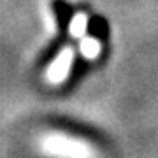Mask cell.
Wrapping results in <instances>:
<instances>
[{"label":"cell","instance_id":"obj_2","mask_svg":"<svg viewBox=\"0 0 158 158\" xmlns=\"http://www.w3.org/2000/svg\"><path fill=\"white\" fill-rule=\"evenodd\" d=\"M74 63V51L72 48H63L60 51V55L55 58V62L48 67V72H46V79L51 85H60L67 79L69 72H70V67Z\"/></svg>","mask_w":158,"mask_h":158},{"label":"cell","instance_id":"obj_1","mask_svg":"<svg viewBox=\"0 0 158 158\" xmlns=\"http://www.w3.org/2000/svg\"><path fill=\"white\" fill-rule=\"evenodd\" d=\"M40 151L51 158H97V151L88 142L58 132L40 139Z\"/></svg>","mask_w":158,"mask_h":158},{"label":"cell","instance_id":"obj_3","mask_svg":"<svg viewBox=\"0 0 158 158\" xmlns=\"http://www.w3.org/2000/svg\"><path fill=\"white\" fill-rule=\"evenodd\" d=\"M79 51L81 55L86 58V60H95L98 55H100V42L95 39V37H83L81 42H79Z\"/></svg>","mask_w":158,"mask_h":158},{"label":"cell","instance_id":"obj_4","mask_svg":"<svg viewBox=\"0 0 158 158\" xmlns=\"http://www.w3.org/2000/svg\"><path fill=\"white\" fill-rule=\"evenodd\" d=\"M86 28H88V18H86L85 12L74 14V18L70 19V25H69L70 35L76 37V39H83L85 34H86Z\"/></svg>","mask_w":158,"mask_h":158}]
</instances>
